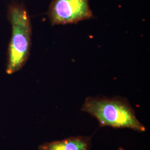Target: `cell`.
<instances>
[{
  "label": "cell",
  "instance_id": "obj_1",
  "mask_svg": "<svg viewBox=\"0 0 150 150\" xmlns=\"http://www.w3.org/2000/svg\"><path fill=\"white\" fill-rule=\"evenodd\" d=\"M82 111L96 118L101 126L127 128L139 132L146 131L145 126L136 117L134 108L122 97H88Z\"/></svg>",
  "mask_w": 150,
  "mask_h": 150
},
{
  "label": "cell",
  "instance_id": "obj_4",
  "mask_svg": "<svg viewBox=\"0 0 150 150\" xmlns=\"http://www.w3.org/2000/svg\"><path fill=\"white\" fill-rule=\"evenodd\" d=\"M90 139L85 137H71L66 139L45 143L40 150H88Z\"/></svg>",
  "mask_w": 150,
  "mask_h": 150
},
{
  "label": "cell",
  "instance_id": "obj_3",
  "mask_svg": "<svg viewBox=\"0 0 150 150\" xmlns=\"http://www.w3.org/2000/svg\"><path fill=\"white\" fill-rule=\"evenodd\" d=\"M48 15L52 25L76 23L93 17L89 0H52Z\"/></svg>",
  "mask_w": 150,
  "mask_h": 150
},
{
  "label": "cell",
  "instance_id": "obj_2",
  "mask_svg": "<svg viewBox=\"0 0 150 150\" xmlns=\"http://www.w3.org/2000/svg\"><path fill=\"white\" fill-rule=\"evenodd\" d=\"M8 18L12 26V37L8 50L6 72L11 75L25 64L30 54L32 29L25 6L13 3L9 6Z\"/></svg>",
  "mask_w": 150,
  "mask_h": 150
},
{
  "label": "cell",
  "instance_id": "obj_5",
  "mask_svg": "<svg viewBox=\"0 0 150 150\" xmlns=\"http://www.w3.org/2000/svg\"><path fill=\"white\" fill-rule=\"evenodd\" d=\"M118 150H124L123 149H122V148H121V147H120L119 149H118Z\"/></svg>",
  "mask_w": 150,
  "mask_h": 150
}]
</instances>
